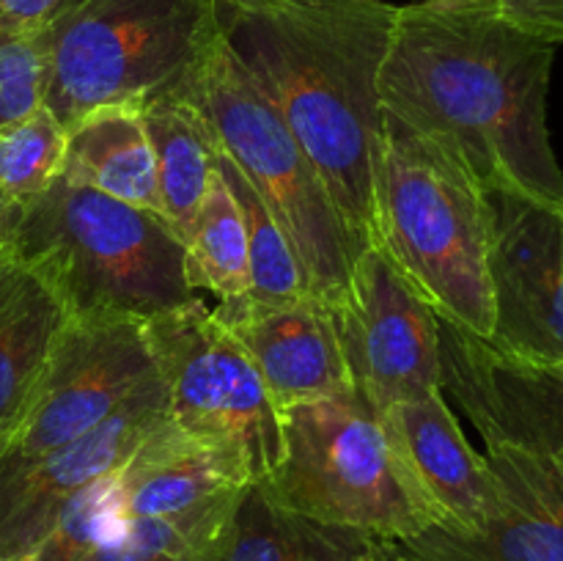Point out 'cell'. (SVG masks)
Wrapping results in <instances>:
<instances>
[{
  "label": "cell",
  "instance_id": "cell-29",
  "mask_svg": "<svg viewBox=\"0 0 563 561\" xmlns=\"http://www.w3.org/2000/svg\"><path fill=\"white\" fill-rule=\"evenodd\" d=\"M69 0H0V31L31 33L47 25Z\"/></svg>",
  "mask_w": 563,
  "mask_h": 561
},
{
  "label": "cell",
  "instance_id": "cell-18",
  "mask_svg": "<svg viewBox=\"0 0 563 561\" xmlns=\"http://www.w3.org/2000/svg\"><path fill=\"white\" fill-rule=\"evenodd\" d=\"M71 319L55 280L9 245L0 248V440L31 407Z\"/></svg>",
  "mask_w": 563,
  "mask_h": 561
},
{
  "label": "cell",
  "instance_id": "cell-30",
  "mask_svg": "<svg viewBox=\"0 0 563 561\" xmlns=\"http://www.w3.org/2000/svg\"><path fill=\"white\" fill-rule=\"evenodd\" d=\"M368 561H418L416 556H410V553H405V550L399 548V544H394V542H385L383 548L377 550V553L372 556V559Z\"/></svg>",
  "mask_w": 563,
  "mask_h": 561
},
{
  "label": "cell",
  "instance_id": "cell-9",
  "mask_svg": "<svg viewBox=\"0 0 563 561\" xmlns=\"http://www.w3.org/2000/svg\"><path fill=\"white\" fill-rule=\"evenodd\" d=\"M152 374L146 319H71L31 407L0 440V482L91 432Z\"/></svg>",
  "mask_w": 563,
  "mask_h": 561
},
{
  "label": "cell",
  "instance_id": "cell-19",
  "mask_svg": "<svg viewBox=\"0 0 563 561\" xmlns=\"http://www.w3.org/2000/svg\"><path fill=\"white\" fill-rule=\"evenodd\" d=\"M143 108L146 102L104 105L71 124L60 176L159 215L157 154Z\"/></svg>",
  "mask_w": 563,
  "mask_h": 561
},
{
  "label": "cell",
  "instance_id": "cell-14",
  "mask_svg": "<svg viewBox=\"0 0 563 561\" xmlns=\"http://www.w3.org/2000/svg\"><path fill=\"white\" fill-rule=\"evenodd\" d=\"M498 504L476 531L429 526L399 542L418 561H563V460L484 443Z\"/></svg>",
  "mask_w": 563,
  "mask_h": 561
},
{
  "label": "cell",
  "instance_id": "cell-5",
  "mask_svg": "<svg viewBox=\"0 0 563 561\" xmlns=\"http://www.w3.org/2000/svg\"><path fill=\"white\" fill-rule=\"evenodd\" d=\"M174 88L201 110L220 152L247 176L289 237L308 295L333 308L363 248L273 99L223 42L220 25Z\"/></svg>",
  "mask_w": 563,
  "mask_h": 561
},
{
  "label": "cell",
  "instance_id": "cell-16",
  "mask_svg": "<svg viewBox=\"0 0 563 561\" xmlns=\"http://www.w3.org/2000/svg\"><path fill=\"white\" fill-rule=\"evenodd\" d=\"M377 418L412 482L438 512L434 526L476 531L493 515L498 504L493 468L462 432L443 388L396 402Z\"/></svg>",
  "mask_w": 563,
  "mask_h": 561
},
{
  "label": "cell",
  "instance_id": "cell-15",
  "mask_svg": "<svg viewBox=\"0 0 563 561\" xmlns=\"http://www.w3.org/2000/svg\"><path fill=\"white\" fill-rule=\"evenodd\" d=\"M212 314L251 355L278 413L306 402L352 394L333 314L313 297L295 302L240 297L220 302Z\"/></svg>",
  "mask_w": 563,
  "mask_h": 561
},
{
  "label": "cell",
  "instance_id": "cell-4",
  "mask_svg": "<svg viewBox=\"0 0 563 561\" xmlns=\"http://www.w3.org/2000/svg\"><path fill=\"white\" fill-rule=\"evenodd\" d=\"M5 245L38 264L75 317L152 319L198 300L163 215L58 179L16 209Z\"/></svg>",
  "mask_w": 563,
  "mask_h": 561
},
{
  "label": "cell",
  "instance_id": "cell-24",
  "mask_svg": "<svg viewBox=\"0 0 563 561\" xmlns=\"http://www.w3.org/2000/svg\"><path fill=\"white\" fill-rule=\"evenodd\" d=\"M218 170L234 193L242 209L247 234V264H251V289L245 297L256 302H295L308 295L306 275L295 256L289 237L273 218L267 204L247 182V176L218 148Z\"/></svg>",
  "mask_w": 563,
  "mask_h": 561
},
{
  "label": "cell",
  "instance_id": "cell-25",
  "mask_svg": "<svg viewBox=\"0 0 563 561\" xmlns=\"http://www.w3.org/2000/svg\"><path fill=\"white\" fill-rule=\"evenodd\" d=\"M66 127L47 105L0 127V198L14 209L42 196L64 168Z\"/></svg>",
  "mask_w": 563,
  "mask_h": 561
},
{
  "label": "cell",
  "instance_id": "cell-17",
  "mask_svg": "<svg viewBox=\"0 0 563 561\" xmlns=\"http://www.w3.org/2000/svg\"><path fill=\"white\" fill-rule=\"evenodd\" d=\"M247 484L251 473L240 460L168 421L113 473V512L119 522L185 515L242 493Z\"/></svg>",
  "mask_w": 563,
  "mask_h": 561
},
{
  "label": "cell",
  "instance_id": "cell-21",
  "mask_svg": "<svg viewBox=\"0 0 563 561\" xmlns=\"http://www.w3.org/2000/svg\"><path fill=\"white\" fill-rule=\"evenodd\" d=\"M383 544L368 534L280 509L258 484H247L225 561H368Z\"/></svg>",
  "mask_w": 563,
  "mask_h": 561
},
{
  "label": "cell",
  "instance_id": "cell-27",
  "mask_svg": "<svg viewBox=\"0 0 563 561\" xmlns=\"http://www.w3.org/2000/svg\"><path fill=\"white\" fill-rule=\"evenodd\" d=\"M115 526L119 520L113 512V476H108L66 506L36 550L38 561H80L108 534H113Z\"/></svg>",
  "mask_w": 563,
  "mask_h": 561
},
{
  "label": "cell",
  "instance_id": "cell-32",
  "mask_svg": "<svg viewBox=\"0 0 563 561\" xmlns=\"http://www.w3.org/2000/svg\"><path fill=\"white\" fill-rule=\"evenodd\" d=\"M11 561H38V556L33 553V556H22V559H11Z\"/></svg>",
  "mask_w": 563,
  "mask_h": 561
},
{
  "label": "cell",
  "instance_id": "cell-2",
  "mask_svg": "<svg viewBox=\"0 0 563 561\" xmlns=\"http://www.w3.org/2000/svg\"><path fill=\"white\" fill-rule=\"evenodd\" d=\"M388 0H214L220 36L317 165L361 248L374 237Z\"/></svg>",
  "mask_w": 563,
  "mask_h": 561
},
{
  "label": "cell",
  "instance_id": "cell-8",
  "mask_svg": "<svg viewBox=\"0 0 563 561\" xmlns=\"http://www.w3.org/2000/svg\"><path fill=\"white\" fill-rule=\"evenodd\" d=\"M146 333L170 424L264 482L284 457L280 413L240 341L201 300L146 319Z\"/></svg>",
  "mask_w": 563,
  "mask_h": 561
},
{
  "label": "cell",
  "instance_id": "cell-26",
  "mask_svg": "<svg viewBox=\"0 0 563 561\" xmlns=\"http://www.w3.org/2000/svg\"><path fill=\"white\" fill-rule=\"evenodd\" d=\"M47 91V33L0 31V127L44 105Z\"/></svg>",
  "mask_w": 563,
  "mask_h": 561
},
{
  "label": "cell",
  "instance_id": "cell-6",
  "mask_svg": "<svg viewBox=\"0 0 563 561\" xmlns=\"http://www.w3.org/2000/svg\"><path fill=\"white\" fill-rule=\"evenodd\" d=\"M280 432L284 457L256 482L280 509L394 544L440 522L383 421L355 391L286 407Z\"/></svg>",
  "mask_w": 563,
  "mask_h": 561
},
{
  "label": "cell",
  "instance_id": "cell-10",
  "mask_svg": "<svg viewBox=\"0 0 563 561\" xmlns=\"http://www.w3.org/2000/svg\"><path fill=\"white\" fill-rule=\"evenodd\" d=\"M352 391L383 416L396 402L443 388L440 319L379 245H366L330 308Z\"/></svg>",
  "mask_w": 563,
  "mask_h": 561
},
{
  "label": "cell",
  "instance_id": "cell-13",
  "mask_svg": "<svg viewBox=\"0 0 563 561\" xmlns=\"http://www.w3.org/2000/svg\"><path fill=\"white\" fill-rule=\"evenodd\" d=\"M443 391L484 443H511L563 460V363L528 361L440 322Z\"/></svg>",
  "mask_w": 563,
  "mask_h": 561
},
{
  "label": "cell",
  "instance_id": "cell-1",
  "mask_svg": "<svg viewBox=\"0 0 563 561\" xmlns=\"http://www.w3.org/2000/svg\"><path fill=\"white\" fill-rule=\"evenodd\" d=\"M555 44L478 11L396 9L379 72L385 116L462 154L484 187L563 201L548 127Z\"/></svg>",
  "mask_w": 563,
  "mask_h": 561
},
{
  "label": "cell",
  "instance_id": "cell-22",
  "mask_svg": "<svg viewBox=\"0 0 563 561\" xmlns=\"http://www.w3.org/2000/svg\"><path fill=\"white\" fill-rule=\"evenodd\" d=\"M242 493L185 515L121 520L80 561H225Z\"/></svg>",
  "mask_w": 563,
  "mask_h": 561
},
{
  "label": "cell",
  "instance_id": "cell-31",
  "mask_svg": "<svg viewBox=\"0 0 563 561\" xmlns=\"http://www.w3.org/2000/svg\"><path fill=\"white\" fill-rule=\"evenodd\" d=\"M14 215H16V209L11 207L9 201H3V198H0V248L9 242L11 226H14Z\"/></svg>",
  "mask_w": 563,
  "mask_h": 561
},
{
  "label": "cell",
  "instance_id": "cell-12",
  "mask_svg": "<svg viewBox=\"0 0 563 561\" xmlns=\"http://www.w3.org/2000/svg\"><path fill=\"white\" fill-rule=\"evenodd\" d=\"M168 421V396L157 369L99 427L3 479L0 561L36 553L66 506L91 484L113 476L137 446Z\"/></svg>",
  "mask_w": 563,
  "mask_h": 561
},
{
  "label": "cell",
  "instance_id": "cell-7",
  "mask_svg": "<svg viewBox=\"0 0 563 561\" xmlns=\"http://www.w3.org/2000/svg\"><path fill=\"white\" fill-rule=\"evenodd\" d=\"M44 33V105L69 130L104 105L174 88L218 36V14L214 0H69Z\"/></svg>",
  "mask_w": 563,
  "mask_h": 561
},
{
  "label": "cell",
  "instance_id": "cell-11",
  "mask_svg": "<svg viewBox=\"0 0 563 561\" xmlns=\"http://www.w3.org/2000/svg\"><path fill=\"white\" fill-rule=\"evenodd\" d=\"M489 344L563 363V201L489 187Z\"/></svg>",
  "mask_w": 563,
  "mask_h": 561
},
{
  "label": "cell",
  "instance_id": "cell-23",
  "mask_svg": "<svg viewBox=\"0 0 563 561\" xmlns=\"http://www.w3.org/2000/svg\"><path fill=\"white\" fill-rule=\"evenodd\" d=\"M185 273L192 292L207 289L220 302L240 300L251 289L245 220L234 193L220 176L218 163L185 240Z\"/></svg>",
  "mask_w": 563,
  "mask_h": 561
},
{
  "label": "cell",
  "instance_id": "cell-3",
  "mask_svg": "<svg viewBox=\"0 0 563 561\" xmlns=\"http://www.w3.org/2000/svg\"><path fill=\"white\" fill-rule=\"evenodd\" d=\"M374 237L440 322L493 336L487 187L454 146L385 116L374 154Z\"/></svg>",
  "mask_w": 563,
  "mask_h": 561
},
{
  "label": "cell",
  "instance_id": "cell-28",
  "mask_svg": "<svg viewBox=\"0 0 563 561\" xmlns=\"http://www.w3.org/2000/svg\"><path fill=\"white\" fill-rule=\"evenodd\" d=\"M429 9L478 11L550 44H563V0H416Z\"/></svg>",
  "mask_w": 563,
  "mask_h": 561
},
{
  "label": "cell",
  "instance_id": "cell-20",
  "mask_svg": "<svg viewBox=\"0 0 563 561\" xmlns=\"http://www.w3.org/2000/svg\"><path fill=\"white\" fill-rule=\"evenodd\" d=\"M143 110L157 154L159 215L185 242L212 185L218 143L201 110L176 88L146 99Z\"/></svg>",
  "mask_w": 563,
  "mask_h": 561
}]
</instances>
